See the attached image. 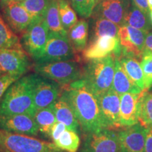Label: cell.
<instances>
[{
	"instance_id": "6da1fadb",
	"label": "cell",
	"mask_w": 152,
	"mask_h": 152,
	"mask_svg": "<svg viewBox=\"0 0 152 152\" xmlns=\"http://www.w3.org/2000/svg\"><path fill=\"white\" fill-rule=\"evenodd\" d=\"M62 96L67 101L86 134L104 129L98 97L83 78L63 86Z\"/></svg>"
},
{
	"instance_id": "7a4b0ae2",
	"label": "cell",
	"mask_w": 152,
	"mask_h": 152,
	"mask_svg": "<svg viewBox=\"0 0 152 152\" xmlns=\"http://www.w3.org/2000/svg\"><path fill=\"white\" fill-rule=\"evenodd\" d=\"M36 74L24 76L13 83L0 99V115L28 114L34 117V85Z\"/></svg>"
},
{
	"instance_id": "3957f363",
	"label": "cell",
	"mask_w": 152,
	"mask_h": 152,
	"mask_svg": "<svg viewBox=\"0 0 152 152\" xmlns=\"http://www.w3.org/2000/svg\"><path fill=\"white\" fill-rule=\"evenodd\" d=\"M115 73V55L89 61L84 69L83 77L96 96L112 88Z\"/></svg>"
},
{
	"instance_id": "277c9868",
	"label": "cell",
	"mask_w": 152,
	"mask_h": 152,
	"mask_svg": "<svg viewBox=\"0 0 152 152\" xmlns=\"http://www.w3.org/2000/svg\"><path fill=\"white\" fill-rule=\"evenodd\" d=\"M1 152H66L54 143L0 129Z\"/></svg>"
},
{
	"instance_id": "5b68a950",
	"label": "cell",
	"mask_w": 152,
	"mask_h": 152,
	"mask_svg": "<svg viewBox=\"0 0 152 152\" xmlns=\"http://www.w3.org/2000/svg\"><path fill=\"white\" fill-rule=\"evenodd\" d=\"M34 71L38 75L56 82L61 86L78 80L83 75V70L73 60L36 64Z\"/></svg>"
},
{
	"instance_id": "8992f818",
	"label": "cell",
	"mask_w": 152,
	"mask_h": 152,
	"mask_svg": "<svg viewBox=\"0 0 152 152\" xmlns=\"http://www.w3.org/2000/svg\"><path fill=\"white\" fill-rule=\"evenodd\" d=\"M49 35L48 26L42 17L33 18L22 34L20 43L23 48L35 62L45 51Z\"/></svg>"
},
{
	"instance_id": "52a82bcc",
	"label": "cell",
	"mask_w": 152,
	"mask_h": 152,
	"mask_svg": "<svg viewBox=\"0 0 152 152\" xmlns=\"http://www.w3.org/2000/svg\"><path fill=\"white\" fill-rule=\"evenodd\" d=\"M75 51L68 35L49 31L48 40L43 54L36 64H45L71 60Z\"/></svg>"
},
{
	"instance_id": "ba28073f",
	"label": "cell",
	"mask_w": 152,
	"mask_h": 152,
	"mask_svg": "<svg viewBox=\"0 0 152 152\" xmlns=\"http://www.w3.org/2000/svg\"><path fill=\"white\" fill-rule=\"evenodd\" d=\"M30 68V59L23 47L0 49V69L3 73L20 78Z\"/></svg>"
},
{
	"instance_id": "9c48e42d",
	"label": "cell",
	"mask_w": 152,
	"mask_h": 152,
	"mask_svg": "<svg viewBox=\"0 0 152 152\" xmlns=\"http://www.w3.org/2000/svg\"><path fill=\"white\" fill-rule=\"evenodd\" d=\"M80 152H121L118 132L104 128L86 134Z\"/></svg>"
},
{
	"instance_id": "30bf717a",
	"label": "cell",
	"mask_w": 152,
	"mask_h": 152,
	"mask_svg": "<svg viewBox=\"0 0 152 152\" xmlns=\"http://www.w3.org/2000/svg\"><path fill=\"white\" fill-rule=\"evenodd\" d=\"M97 97L104 128L117 130L122 128L120 122V94L111 89Z\"/></svg>"
},
{
	"instance_id": "8fae6325",
	"label": "cell",
	"mask_w": 152,
	"mask_h": 152,
	"mask_svg": "<svg viewBox=\"0 0 152 152\" xmlns=\"http://www.w3.org/2000/svg\"><path fill=\"white\" fill-rule=\"evenodd\" d=\"M148 32L137 29L125 24L119 30V39L121 54L128 55L136 58H142L145 49V39Z\"/></svg>"
},
{
	"instance_id": "7c38bea8",
	"label": "cell",
	"mask_w": 152,
	"mask_h": 152,
	"mask_svg": "<svg viewBox=\"0 0 152 152\" xmlns=\"http://www.w3.org/2000/svg\"><path fill=\"white\" fill-rule=\"evenodd\" d=\"M4 19L15 33H23L33 18L19 1L0 0Z\"/></svg>"
},
{
	"instance_id": "4fadbf2b",
	"label": "cell",
	"mask_w": 152,
	"mask_h": 152,
	"mask_svg": "<svg viewBox=\"0 0 152 152\" xmlns=\"http://www.w3.org/2000/svg\"><path fill=\"white\" fill-rule=\"evenodd\" d=\"M61 85L52 80L36 73L34 85V104L35 113L54 104L60 94Z\"/></svg>"
},
{
	"instance_id": "5bb4252c",
	"label": "cell",
	"mask_w": 152,
	"mask_h": 152,
	"mask_svg": "<svg viewBox=\"0 0 152 152\" xmlns=\"http://www.w3.org/2000/svg\"><path fill=\"white\" fill-rule=\"evenodd\" d=\"M113 54L119 57L121 54V47L119 38L111 36L95 37L83 51L84 59L90 61L102 58Z\"/></svg>"
},
{
	"instance_id": "9a60e30c",
	"label": "cell",
	"mask_w": 152,
	"mask_h": 152,
	"mask_svg": "<svg viewBox=\"0 0 152 152\" xmlns=\"http://www.w3.org/2000/svg\"><path fill=\"white\" fill-rule=\"evenodd\" d=\"M121 152H144L147 128L137 123L118 132Z\"/></svg>"
},
{
	"instance_id": "2e32d148",
	"label": "cell",
	"mask_w": 152,
	"mask_h": 152,
	"mask_svg": "<svg viewBox=\"0 0 152 152\" xmlns=\"http://www.w3.org/2000/svg\"><path fill=\"white\" fill-rule=\"evenodd\" d=\"M0 129L17 134L37 136L39 130L34 117L28 114L0 115Z\"/></svg>"
},
{
	"instance_id": "e0dca14e",
	"label": "cell",
	"mask_w": 152,
	"mask_h": 152,
	"mask_svg": "<svg viewBox=\"0 0 152 152\" xmlns=\"http://www.w3.org/2000/svg\"><path fill=\"white\" fill-rule=\"evenodd\" d=\"M144 90L140 93H125L120 95V122L122 127H130L139 122L140 105Z\"/></svg>"
},
{
	"instance_id": "ac0fdd59",
	"label": "cell",
	"mask_w": 152,
	"mask_h": 152,
	"mask_svg": "<svg viewBox=\"0 0 152 152\" xmlns=\"http://www.w3.org/2000/svg\"><path fill=\"white\" fill-rule=\"evenodd\" d=\"M97 12L102 17L118 25H125L127 11L123 0H102L98 7Z\"/></svg>"
},
{
	"instance_id": "d6986e66",
	"label": "cell",
	"mask_w": 152,
	"mask_h": 152,
	"mask_svg": "<svg viewBox=\"0 0 152 152\" xmlns=\"http://www.w3.org/2000/svg\"><path fill=\"white\" fill-rule=\"evenodd\" d=\"M111 89L120 95L125 93L137 94L143 91L129 77L121 65L118 57L116 56H115V73Z\"/></svg>"
},
{
	"instance_id": "ffe728a7",
	"label": "cell",
	"mask_w": 152,
	"mask_h": 152,
	"mask_svg": "<svg viewBox=\"0 0 152 152\" xmlns=\"http://www.w3.org/2000/svg\"><path fill=\"white\" fill-rule=\"evenodd\" d=\"M54 109L58 122L64 123L68 130L79 133L80 125L78 121L69 104L62 96L54 103Z\"/></svg>"
},
{
	"instance_id": "44dd1931",
	"label": "cell",
	"mask_w": 152,
	"mask_h": 152,
	"mask_svg": "<svg viewBox=\"0 0 152 152\" xmlns=\"http://www.w3.org/2000/svg\"><path fill=\"white\" fill-rule=\"evenodd\" d=\"M68 36L75 52H83L87 47L88 37V23L84 19L77 20L68 30Z\"/></svg>"
},
{
	"instance_id": "7402d4cb",
	"label": "cell",
	"mask_w": 152,
	"mask_h": 152,
	"mask_svg": "<svg viewBox=\"0 0 152 152\" xmlns=\"http://www.w3.org/2000/svg\"><path fill=\"white\" fill-rule=\"evenodd\" d=\"M121 65L131 80L134 82L142 90H145L144 75L141 64L137 58L128 55H121L118 57Z\"/></svg>"
},
{
	"instance_id": "603a6c76",
	"label": "cell",
	"mask_w": 152,
	"mask_h": 152,
	"mask_svg": "<svg viewBox=\"0 0 152 152\" xmlns=\"http://www.w3.org/2000/svg\"><path fill=\"white\" fill-rule=\"evenodd\" d=\"M39 132L45 137L51 138V132L53 125L57 122L54 109V104L36 111L34 115Z\"/></svg>"
},
{
	"instance_id": "cb8c5ba5",
	"label": "cell",
	"mask_w": 152,
	"mask_h": 152,
	"mask_svg": "<svg viewBox=\"0 0 152 152\" xmlns=\"http://www.w3.org/2000/svg\"><path fill=\"white\" fill-rule=\"evenodd\" d=\"M43 18L48 26L49 31L68 35V32L63 27L61 20L58 0H50Z\"/></svg>"
},
{
	"instance_id": "d4e9b609",
	"label": "cell",
	"mask_w": 152,
	"mask_h": 152,
	"mask_svg": "<svg viewBox=\"0 0 152 152\" xmlns=\"http://www.w3.org/2000/svg\"><path fill=\"white\" fill-rule=\"evenodd\" d=\"M151 23L149 15L144 14L134 4L130 7L128 11H127L125 24L137 29L148 32L151 28Z\"/></svg>"
},
{
	"instance_id": "484cf974",
	"label": "cell",
	"mask_w": 152,
	"mask_h": 152,
	"mask_svg": "<svg viewBox=\"0 0 152 152\" xmlns=\"http://www.w3.org/2000/svg\"><path fill=\"white\" fill-rule=\"evenodd\" d=\"M22 47L20 39L0 14V49Z\"/></svg>"
},
{
	"instance_id": "4316f807",
	"label": "cell",
	"mask_w": 152,
	"mask_h": 152,
	"mask_svg": "<svg viewBox=\"0 0 152 152\" xmlns=\"http://www.w3.org/2000/svg\"><path fill=\"white\" fill-rule=\"evenodd\" d=\"M57 147L66 152H77L80 147V140L78 133L71 130H66L56 142Z\"/></svg>"
},
{
	"instance_id": "83f0119b",
	"label": "cell",
	"mask_w": 152,
	"mask_h": 152,
	"mask_svg": "<svg viewBox=\"0 0 152 152\" xmlns=\"http://www.w3.org/2000/svg\"><path fill=\"white\" fill-rule=\"evenodd\" d=\"M139 122L146 128H152V92L144 90L140 105Z\"/></svg>"
},
{
	"instance_id": "f1b7e54d",
	"label": "cell",
	"mask_w": 152,
	"mask_h": 152,
	"mask_svg": "<svg viewBox=\"0 0 152 152\" xmlns=\"http://www.w3.org/2000/svg\"><path fill=\"white\" fill-rule=\"evenodd\" d=\"M120 26L113 22L104 18H99L95 23L94 28V37L111 36L119 38Z\"/></svg>"
},
{
	"instance_id": "f546056e",
	"label": "cell",
	"mask_w": 152,
	"mask_h": 152,
	"mask_svg": "<svg viewBox=\"0 0 152 152\" xmlns=\"http://www.w3.org/2000/svg\"><path fill=\"white\" fill-rule=\"evenodd\" d=\"M59 14L63 27L68 32L77 21V17L75 11L71 8L67 0H58Z\"/></svg>"
},
{
	"instance_id": "4dcf8cb0",
	"label": "cell",
	"mask_w": 152,
	"mask_h": 152,
	"mask_svg": "<svg viewBox=\"0 0 152 152\" xmlns=\"http://www.w3.org/2000/svg\"><path fill=\"white\" fill-rule=\"evenodd\" d=\"M50 0H23L20 1L23 7L26 9L33 18L42 17L48 7Z\"/></svg>"
},
{
	"instance_id": "1f68e13d",
	"label": "cell",
	"mask_w": 152,
	"mask_h": 152,
	"mask_svg": "<svg viewBox=\"0 0 152 152\" xmlns=\"http://www.w3.org/2000/svg\"><path fill=\"white\" fill-rule=\"evenodd\" d=\"M141 64L145 81V90L152 86V52L144 49L142 56Z\"/></svg>"
},
{
	"instance_id": "d6a6232c",
	"label": "cell",
	"mask_w": 152,
	"mask_h": 152,
	"mask_svg": "<svg viewBox=\"0 0 152 152\" xmlns=\"http://www.w3.org/2000/svg\"><path fill=\"white\" fill-rule=\"evenodd\" d=\"M74 10L81 17L88 18L92 14L96 5L94 0H70Z\"/></svg>"
},
{
	"instance_id": "836d02e7",
	"label": "cell",
	"mask_w": 152,
	"mask_h": 152,
	"mask_svg": "<svg viewBox=\"0 0 152 152\" xmlns=\"http://www.w3.org/2000/svg\"><path fill=\"white\" fill-rule=\"evenodd\" d=\"M18 79V77L7 73H2L0 75V99L2 98L9 87Z\"/></svg>"
},
{
	"instance_id": "e575fe53",
	"label": "cell",
	"mask_w": 152,
	"mask_h": 152,
	"mask_svg": "<svg viewBox=\"0 0 152 152\" xmlns=\"http://www.w3.org/2000/svg\"><path fill=\"white\" fill-rule=\"evenodd\" d=\"M66 126L64 123L61 122H57L53 125L52 132H51V139L53 142H55L60 137L61 135L64 133V131L66 130Z\"/></svg>"
},
{
	"instance_id": "d590c367",
	"label": "cell",
	"mask_w": 152,
	"mask_h": 152,
	"mask_svg": "<svg viewBox=\"0 0 152 152\" xmlns=\"http://www.w3.org/2000/svg\"><path fill=\"white\" fill-rule=\"evenodd\" d=\"M144 152H152V128H147Z\"/></svg>"
},
{
	"instance_id": "8d00e7d4",
	"label": "cell",
	"mask_w": 152,
	"mask_h": 152,
	"mask_svg": "<svg viewBox=\"0 0 152 152\" xmlns=\"http://www.w3.org/2000/svg\"><path fill=\"white\" fill-rule=\"evenodd\" d=\"M133 2H134V4L143 11L144 14L149 15L150 9L148 5L147 0H133Z\"/></svg>"
},
{
	"instance_id": "74e56055",
	"label": "cell",
	"mask_w": 152,
	"mask_h": 152,
	"mask_svg": "<svg viewBox=\"0 0 152 152\" xmlns=\"http://www.w3.org/2000/svg\"><path fill=\"white\" fill-rule=\"evenodd\" d=\"M145 49L152 52V33L147 34L145 39Z\"/></svg>"
},
{
	"instance_id": "f35d334b",
	"label": "cell",
	"mask_w": 152,
	"mask_h": 152,
	"mask_svg": "<svg viewBox=\"0 0 152 152\" xmlns=\"http://www.w3.org/2000/svg\"><path fill=\"white\" fill-rule=\"evenodd\" d=\"M148 5H149V8L150 11H152V0H147Z\"/></svg>"
},
{
	"instance_id": "ab89813d",
	"label": "cell",
	"mask_w": 152,
	"mask_h": 152,
	"mask_svg": "<svg viewBox=\"0 0 152 152\" xmlns=\"http://www.w3.org/2000/svg\"><path fill=\"white\" fill-rule=\"evenodd\" d=\"M149 17H150V20H151V22L152 23V11H150Z\"/></svg>"
},
{
	"instance_id": "60d3db41",
	"label": "cell",
	"mask_w": 152,
	"mask_h": 152,
	"mask_svg": "<svg viewBox=\"0 0 152 152\" xmlns=\"http://www.w3.org/2000/svg\"><path fill=\"white\" fill-rule=\"evenodd\" d=\"M102 0H94V1H95V4H99V3H100L101 1H102Z\"/></svg>"
},
{
	"instance_id": "b9f144b4",
	"label": "cell",
	"mask_w": 152,
	"mask_h": 152,
	"mask_svg": "<svg viewBox=\"0 0 152 152\" xmlns=\"http://www.w3.org/2000/svg\"><path fill=\"white\" fill-rule=\"evenodd\" d=\"M14 1H19V2H20V1H23V0H14Z\"/></svg>"
},
{
	"instance_id": "7bdbcfd3",
	"label": "cell",
	"mask_w": 152,
	"mask_h": 152,
	"mask_svg": "<svg viewBox=\"0 0 152 152\" xmlns=\"http://www.w3.org/2000/svg\"><path fill=\"white\" fill-rule=\"evenodd\" d=\"M3 73L2 72H1V69H0V75H1V74H2Z\"/></svg>"
},
{
	"instance_id": "ee69618b",
	"label": "cell",
	"mask_w": 152,
	"mask_h": 152,
	"mask_svg": "<svg viewBox=\"0 0 152 152\" xmlns=\"http://www.w3.org/2000/svg\"><path fill=\"white\" fill-rule=\"evenodd\" d=\"M0 152H1V151H0Z\"/></svg>"
}]
</instances>
